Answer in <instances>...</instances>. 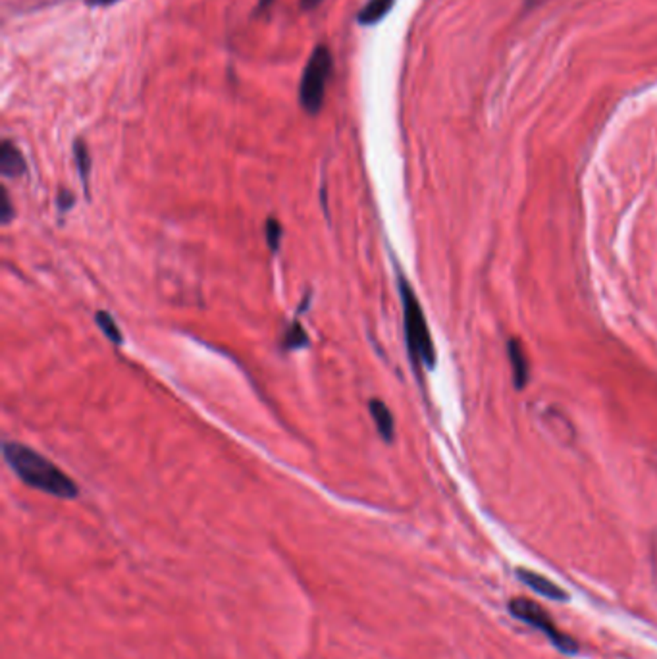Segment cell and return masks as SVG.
<instances>
[{
    "label": "cell",
    "instance_id": "obj_1",
    "mask_svg": "<svg viewBox=\"0 0 657 659\" xmlns=\"http://www.w3.org/2000/svg\"><path fill=\"white\" fill-rule=\"evenodd\" d=\"M3 453L10 469L29 488L48 493V496H55L58 500H76L79 496V488L70 476L39 451L18 441H5Z\"/></svg>",
    "mask_w": 657,
    "mask_h": 659
},
{
    "label": "cell",
    "instance_id": "obj_2",
    "mask_svg": "<svg viewBox=\"0 0 657 659\" xmlns=\"http://www.w3.org/2000/svg\"><path fill=\"white\" fill-rule=\"evenodd\" d=\"M399 293H401V305H403V326H405V340L407 350L413 360V367L420 372V367L434 369L436 365V350L434 341L426 322L424 310L417 299L413 288L409 286L405 278L399 276Z\"/></svg>",
    "mask_w": 657,
    "mask_h": 659
},
{
    "label": "cell",
    "instance_id": "obj_3",
    "mask_svg": "<svg viewBox=\"0 0 657 659\" xmlns=\"http://www.w3.org/2000/svg\"><path fill=\"white\" fill-rule=\"evenodd\" d=\"M332 70H334L332 51L322 43L317 45L305 64L299 84V103L310 117H317L324 106L326 87L328 81H330Z\"/></svg>",
    "mask_w": 657,
    "mask_h": 659
},
{
    "label": "cell",
    "instance_id": "obj_4",
    "mask_svg": "<svg viewBox=\"0 0 657 659\" xmlns=\"http://www.w3.org/2000/svg\"><path fill=\"white\" fill-rule=\"evenodd\" d=\"M509 612H511V615L522 623L531 624V627L538 629L540 633H544L551 644L567 654V655H574L579 654V644L577 640L567 636L563 631H560L555 627L553 619L550 617V613L546 612L544 607L538 605L536 602H531V600H524V598H515L509 602Z\"/></svg>",
    "mask_w": 657,
    "mask_h": 659
},
{
    "label": "cell",
    "instance_id": "obj_5",
    "mask_svg": "<svg viewBox=\"0 0 657 659\" xmlns=\"http://www.w3.org/2000/svg\"><path fill=\"white\" fill-rule=\"evenodd\" d=\"M517 576L519 581L522 584H527L531 590H534L536 594L544 596L548 600H553V602H567L569 600V594L557 586L553 581L546 579V576H541L531 569H519L517 571Z\"/></svg>",
    "mask_w": 657,
    "mask_h": 659
},
{
    "label": "cell",
    "instance_id": "obj_6",
    "mask_svg": "<svg viewBox=\"0 0 657 659\" xmlns=\"http://www.w3.org/2000/svg\"><path fill=\"white\" fill-rule=\"evenodd\" d=\"M27 172V162L22 151L12 141L5 139L0 145V174L5 177H20Z\"/></svg>",
    "mask_w": 657,
    "mask_h": 659
},
{
    "label": "cell",
    "instance_id": "obj_7",
    "mask_svg": "<svg viewBox=\"0 0 657 659\" xmlns=\"http://www.w3.org/2000/svg\"><path fill=\"white\" fill-rule=\"evenodd\" d=\"M369 413H370L372 421L376 422V431L380 432L382 440L391 443L393 436H396V421H393L389 407L382 400L374 398L369 401Z\"/></svg>",
    "mask_w": 657,
    "mask_h": 659
},
{
    "label": "cell",
    "instance_id": "obj_8",
    "mask_svg": "<svg viewBox=\"0 0 657 659\" xmlns=\"http://www.w3.org/2000/svg\"><path fill=\"white\" fill-rule=\"evenodd\" d=\"M509 362H511V369H513L515 386L522 388L524 384L529 382L531 365L527 360V355H524L522 345L519 341H515V340L509 341Z\"/></svg>",
    "mask_w": 657,
    "mask_h": 659
},
{
    "label": "cell",
    "instance_id": "obj_9",
    "mask_svg": "<svg viewBox=\"0 0 657 659\" xmlns=\"http://www.w3.org/2000/svg\"><path fill=\"white\" fill-rule=\"evenodd\" d=\"M393 5H396V0H369V3L357 14V22L360 25L380 24L389 14Z\"/></svg>",
    "mask_w": 657,
    "mask_h": 659
},
{
    "label": "cell",
    "instance_id": "obj_10",
    "mask_svg": "<svg viewBox=\"0 0 657 659\" xmlns=\"http://www.w3.org/2000/svg\"><path fill=\"white\" fill-rule=\"evenodd\" d=\"M308 343H310V338L307 336L303 324H301L299 320H293V322L288 326L286 334H284V338H282V350H286V351H298V350L308 348Z\"/></svg>",
    "mask_w": 657,
    "mask_h": 659
},
{
    "label": "cell",
    "instance_id": "obj_11",
    "mask_svg": "<svg viewBox=\"0 0 657 659\" xmlns=\"http://www.w3.org/2000/svg\"><path fill=\"white\" fill-rule=\"evenodd\" d=\"M74 157H76V167L81 177V184H84L86 189V197L89 199V172H91V157L87 151V145L84 143V139H76L74 141Z\"/></svg>",
    "mask_w": 657,
    "mask_h": 659
},
{
    "label": "cell",
    "instance_id": "obj_12",
    "mask_svg": "<svg viewBox=\"0 0 657 659\" xmlns=\"http://www.w3.org/2000/svg\"><path fill=\"white\" fill-rule=\"evenodd\" d=\"M95 322H96L98 328H101V332L105 334V338H108V341H112L114 345H122L124 336H122V332H120V328H118L116 320L112 319L110 312L98 310L96 315H95Z\"/></svg>",
    "mask_w": 657,
    "mask_h": 659
},
{
    "label": "cell",
    "instance_id": "obj_13",
    "mask_svg": "<svg viewBox=\"0 0 657 659\" xmlns=\"http://www.w3.org/2000/svg\"><path fill=\"white\" fill-rule=\"evenodd\" d=\"M265 236H267V243L270 247V251L278 253L282 247V238H284V228L282 222L276 218H268L265 224Z\"/></svg>",
    "mask_w": 657,
    "mask_h": 659
},
{
    "label": "cell",
    "instance_id": "obj_14",
    "mask_svg": "<svg viewBox=\"0 0 657 659\" xmlns=\"http://www.w3.org/2000/svg\"><path fill=\"white\" fill-rule=\"evenodd\" d=\"M0 197H3V207H0V222L8 224L14 217V208H12V201H10V195H8L6 188L0 189Z\"/></svg>",
    "mask_w": 657,
    "mask_h": 659
},
{
    "label": "cell",
    "instance_id": "obj_15",
    "mask_svg": "<svg viewBox=\"0 0 657 659\" xmlns=\"http://www.w3.org/2000/svg\"><path fill=\"white\" fill-rule=\"evenodd\" d=\"M76 203V197L72 191L68 189H60L58 191V197H56V207L60 212H68Z\"/></svg>",
    "mask_w": 657,
    "mask_h": 659
},
{
    "label": "cell",
    "instance_id": "obj_16",
    "mask_svg": "<svg viewBox=\"0 0 657 659\" xmlns=\"http://www.w3.org/2000/svg\"><path fill=\"white\" fill-rule=\"evenodd\" d=\"M84 3H86L87 6L96 8V6H112V5L120 3V0H84Z\"/></svg>",
    "mask_w": 657,
    "mask_h": 659
},
{
    "label": "cell",
    "instance_id": "obj_17",
    "mask_svg": "<svg viewBox=\"0 0 657 659\" xmlns=\"http://www.w3.org/2000/svg\"><path fill=\"white\" fill-rule=\"evenodd\" d=\"M320 5H322V0H301V8H303L305 12L315 10V8L320 6Z\"/></svg>",
    "mask_w": 657,
    "mask_h": 659
},
{
    "label": "cell",
    "instance_id": "obj_18",
    "mask_svg": "<svg viewBox=\"0 0 657 659\" xmlns=\"http://www.w3.org/2000/svg\"><path fill=\"white\" fill-rule=\"evenodd\" d=\"M274 3H276V0H258L257 12H265V10H267V8H270Z\"/></svg>",
    "mask_w": 657,
    "mask_h": 659
}]
</instances>
